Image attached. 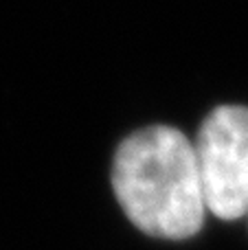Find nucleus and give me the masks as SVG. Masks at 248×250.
<instances>
[{"label": "nucleus", "instance_id": "f257e3e1", "mask_svg": "<svg viewBox=\"0 0 248 250\" xmlns=\"http://www.w3.org/2000/svg\"><path fill=\"white\" fill-rule=\"evenodd\" d=\"M112 189L132 224L154 237L187 239L205 224L193 143L176 127L127 136L114 156Z\"/></svg>", "mask_w": 248, "mask_h": 250}, {"label": "nucleus", "instance_id": "f03ea898", "mask_svg": "<svg viewBox=\"0 0 248 250\" xmlns=\"http://www.w3.org/2000/svg\"><path fill=\"white\" fill-rule=\"evenodd\" d=\"M207 211L220 220L248 215V108L222 105L193 143Z\"/></svg>", "mask_w": 248, "mask_h": 250}]
</instances>
